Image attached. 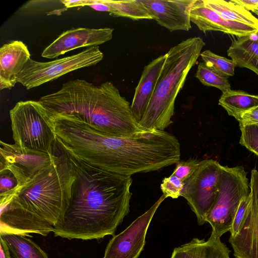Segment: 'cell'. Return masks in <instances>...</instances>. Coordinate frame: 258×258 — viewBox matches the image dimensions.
<instances>
[{
  "instance_id": "obj_22",
  "label": "cell",
  "mask_w": 258,
  "mask_h": 258,
  "mask_svg": "<svg viewBox=\"0 0 258 258\" xmlns=\"http://www.w3.org/2000/svg\"><path fill=\"white\" fill-rule=\"evenodd\" d=\"M110 8V13L134 20L153 19L140 0H102Z\"/></svg>"
},
{
  "instance_id": "obj_30",
  "label": "cell",
  "mask_w": 258,
  "mask_h": 258,
  "mask_svg": "<svg viewBox=\"0 0 258 258\" xmlns=\"http://www.w3.org/2000/svg\"><path fill=\"white\" fill-rule=\"evenodd\" d=\"M250 201V194L245 197L240 202L236 211L232 227L230 230V237L235 236L239 232L241 224L248 209Z\"/></svg>"
},
{
  "instance_id": "obj_31",
  "label": "cell",
  "mask_w": 258,
  "mask_h": 258,
  "mask_svg": "<svg viewBox=\"0 0 258 258\" xmlns=\"http://www.w3.org/2000/svg\"><path fill=\"white\" fill-rule=\"evenodd\" d=\"M238 122L239 123H258V107L243 114Z\"/></svg>"
},
{
  "instance_id": "obj_34",
  "label": "cell",
  "mask_w": 258,
  "mask_h": 258,
  "mask_svg": "<svg viewBox=\"0 0 258 258\" xmlns=\"http://www.w3.org/2000/svg\"><path fill=\"white\" fill-rule=\"evenodd\" d=\"M89 7L96 11L110 12V8L102 0H95L94 4Z\"/></svg>"
},
{
  "instance_id": "obj_33",
  "label": "cell",
  "mask_w": 258,
  "mask_h": 258,
  "mask_svg": "<svg viewBox=\"0 0 258 258\" xmlns=\"http://www.w3.org/2000/svg\"><path fill=\"white\" fill-rule=\"evenodd\" d=\"M95 0H81V1H71L64 0L61 2L67 8H70L76 7H84L85 6H90L94 4Z\"/></svg>"
},
{
  "instance_id": "obj_2",
  "label": "cell",
  "mask_w": 258,
  "mask_h": 258,
  "mask_svg": "<svg viewBox=\"0 0 258 258\" xmlns=\"http://www.w3.org/2000/svg\"><path fill=\"white\" fill-rule=\"evenodd\" d=\"M64 150L76 178L69 206L54 226V235L90 240L113 235L130 211L131 176L95 167Z\"/></svg>"
},
{
  "instance_id": "obj_8",
  "label": "cell",
  "mask_w": 258,
  "mask_h": 258,
  "mask_svg": "<svg viewBox=\"0 0 258 258\" xmlns=\"http://www.w3.org/2000/svg\"><path fill=\"white\" fill-rule=\"evenodd\" d=\"M103 56L97 46L48 62H39L30 58L17 76V83L30 89L74 71L95 66L102 60Z\"/></svg>"
},
{
  "instance_id": "obj_26",
  "label": "cell",
  "mask_w": 258,
  "mask_h": 258,
  "mask_svg": "<svg viewBox=\"0 0 258 258\" xmlns=\"http://www.w3.org/2000/svg\"><path fill=\"white\" fill-rule=\"evenodd\" d=\"M0 203L11 199L18 187L16 177L9 169L0 170Z\"/></svg>"
},
{
  "instance_id": "obj_25",
  "label": "cell",
  "mask_w": 258,
  "mask_h": 258,
  "mask_svg": "<svg viewBox=\"0 0 258 258\" xmlns=\"http://www.w3.org/2000/svg\"><path fill=\"white\" fill-rule=\"evenodd\" d=\"M239 143L258 157V123H239Z\"/></svg>"
},
{
  "instance_id": "obj_5",
  "label": "cell",
  "mask_w": 258,
  "mask_h": 258,
  "mask_svg": "<svg viewBox=\"0 0 258 258\" xmlns=\"http://www.w3.org/2000/svg\"><path fill=\"white\" fill-rule=\"evenodd\" d=\"M206 43L200 37L182 41L166 54L163 66L139 124L143 131H164L172 122L176 97Z\"/></svg>"
},
{
  "instance_id": "obj_4",
  "label": "cell",
  "mask_w": 258,
  "mask_h": 258,
  "mask_svg": "<svg viewBox=\"0 0 258 258\" xmlns=\"http://www.w3.org/2000/svg\"><path fill=\"white\" fill-rule=\"evenodd\" d=\"M51 117L81 121L103 135L130 137L143 131L130 102L112 83L99 85L75 79L39 100Z\"/></svg>"
},
{
  "instance_id": "obj_17",
  "label": "cell",
  "mask_w": 258,
  "mask_h": 258,
  "mask_svg": "<svg viewBox=\"0 0 258 258\" xmlns=\"http://www.w3.org/2000/svg\"><path fill=\"white\" fill-rule=\"evenodd\" d=\"M166 54L153 59L146 65L136 88L131 108L138 123L142 119L152 96L162 71Z\"/></svg>"
},
{
  "instance_id": "obj_16",
  "label": "cell",
  "mask_w": 258,
  "mask_h": 258,
  "mask_svg": "<svg viewBox=\"0 0 258 258\" xmlns=\"http://www.w3.org/2000/svg\"><path fill=\"white\" fill-rule=\"evenodd\" d=\"M30 59L27 46L14 40L0 48V89H11L17 83V76Z\"/></svg>"
},
{
  "instance_id": "obj_32",
  "label": "cell",
  "mask_w": 258,
  "mask_h": 258,
  "mask_svg": "<svg viewBox=\"0 0 258 258\" xmlns=\"http://www.w3.org/2000/svg\"><path fill=\"white\" fill-rule=\"evenodd\" d=\"M233 3L237 4L246 10L253 12L258 8V0H231Z\"/></svg>"
},
{
  "instance_id": "obj_36",
  "label": "cell",
  "mask_w": 258,
  "mask_h": 258,
  "mask_svg": "<svg viewBox=\"0 0 258 258\" xmlns=\"http://www.w3.org/2000/svg\"><path fill=\"white\" fill-rule=\"evenodd\" d=\"M252 12H253L254 14L258 16V8L255 10H254Z\"/></svg>"
},
{
  "instance_id": "obj_23",
  "label": "cell",
  "mask_w": 258,
  "mask_h": 258,
  "mask_svg": "<svg viewBox=\"0 0 258 258\" xmlns=\"http://www.w3.org/2000/svg\"><path fill=\"white\" fill-rule=\"evenodd\" d=\"M195 76L204 85L217 88L222 93L231 89L228 78L220 75L204 62L199 63Z\"/></svg>"
},
{
  "instance_id": "obj_20",
  "label": "cell",
  "mask_w": 258,
  "mask_h": 258,
  "mask_svg": "<svg viewBox=\"0 0 258 258\" xmlns=\"http://www.w3.org/2000/svg\"><path fill=\"white\" fill-rule=\"evenodd\" d=\"M7 246L9 258H48L36 243L25 235L11 233H0Z\"/></svg>"
},
{
  "instance_id": "obj_14",
  "label": "cell",
  "mask_w": 258,
  "mask_h": 258,
  "mask_svg": "<svg viewBox=\"0 0 258 258\" xmlns=\"http://www.w3.org/2000/svg\"><path fill=\"white\" fill-rule=\"evenodd\" d=\"M188 14L190 22L204 33L218 31L240 37L258 32V29L253 26L223 19L206 6L203 0H194Z\"/></svg>"
},
{
  "instance_id": "obj_19",
  "label": "cell",
  "mask_w": 258,
  "mask_h": 258,
  "mask_svg": "<svg viewBox=\"0 0 258 258\" xmlns=\"http://www.w3.org/2000/svg\"><path fill=\"white\" fill-rule=\"evenodd\" d=\"M218 104L238 121L243 114L258 107V96L230 89L222 93Z\"/></svg>"
},
{
  "instance_id": "obj_35",
  "label": "cell",
  "mask_w": 258,
  "mask_h": 258,
  "mask_svg": "<svg viewBox=\"0 0 258 258\" xmlns=\"http://www.w3.org/2000/svg\"><path fill=\"white\" fill-rule=\"evenodd\" d=\"M0 258H9L7 244L4 239L0 236Z\"/></svg>"
},
{
  "instance_id": "obj_29",
  "label": "cell",
  "mask_w": 258,
  "mask_h": 258,
  "mask_svg": "<svg viewBox=\"0 0 258 258\" xmlns=\"http://www.w3.org/2000/svg\"><path fill=\"white\" fill-rule=\"evenodd\" d=\"M200 161L197 159H189L186 161H179L172 174L183 182L189 178L198 169Z\"/></svg>"
},
{
  "instance_id": "obj_11",
  "label": "cell",
  "mask_w": 258,
  "mask_h": 258,
  "mask_svg": "<svg viewBox=\"0 0 258 258\" xmlns=\"http://www.w3.org/2000/svg\"><path fill=\"white\" fill-rule=\"evenodd\" d=\"M166 198L163 195L145 213L125 230L109 240L103 258H138L145 244L146 233L160 204Z\"/></svg>"
},
{
  "instance_id": "obj_6",
  "label": "cell",
  "mask_w": 258,
  "mask_h": 258,
  "mask_svg": "<svg viewBox=\"0 0 258 258\" xmlns=\"http://www.w3.org/2000/svg\"><path fill=\"white\" fill-rule=\"evenodd\" d=\"M13 138L22 151L53 154L56 135L46 109L38 101L17 102L10 110Z\"/></svg>"
},
{
  "instance_id": "obj_10",
  "label": "cell",
  "mask_w": 258,
  "mask_h": 258,
  "mask_svg": "<svg viewBox=\"0 0 258 258\" xmlns=\"http://www.w3.org/2000/svg\"><path fill=\"white\" fill-rule=\"evenodd\" d=\"M55 151L54 145L52 154L26 152L15 144L1 141L0 170L9 169L16 177L18 187L15 194L41 170L54 163L57 157Z\"/></svg>"
},
{
  "instance_id": "obj_21",
  "label": "cell",
  "mask_w": 258,
  "mask_h": 258,
  "mask_svg": "<svg viewBox=\"0 0 258 258\" xmlns=\"http://www.w3.org/2000/svg\"><path fill=\"white\" fill-rule=\"evenodd\" d=\"M205 5L227 20L247 24L258 29V19L250 11L231 1L203 0Z\"/></svg>"
},
{
  "instance_id": "obj_12",
  "label": "cell",
  "mask_w": 258,
  "mask_h": 258,
  "mask_svg": "<svg viewBox=\"0 0 258 258\" xmlns=\"http://www.w3.org/2000/svg\"><path fill=\"white\" fill-rule=\"evenodd\" d=\"M250 201L239 232L230 237L235 258H258V171L251 172Z\"/></svg>"
},
{
  "instance_id": "obj_7",
  "label": "cell",
  "mask_w": 258,
  "mask_h": 258,
  "mask_svg": "<svg viewBox=\"0 0 258 258\" xmlns=\"http://www.w3.org/2000/svg\"><path fill=\"white\" fill-rule=\"evenodd\" d=\"M246 175L242 166L223 167L217 195L206 220L211 235L220 238L230 231L240 202L250 194Z\"/></svg>"
},
{
  "instance_id": "obj_28",
  "label": "cell",
  "mask_w": 258,
  "mask_h": 258,
  "mask_svg": "<svg viewBox=\"0 0 258 258\" xmlns=\"http://www.w3.org/2000/svg\"><path fill=\"white\" fill-rule=\"evenodd\" d=\"M184 182L178 177L172 174L165 177L160 185L163 195L166 197L177 199L181 196Z\"/></svg>"
},
{
  "instance_id": "obj_3",
  "label": "cell",
  "mask_w": 258,
  "mask_h": 258,
  "mask_svg": "<svg viewBox=\"0 0 258 258\" xmlns=\"http://www.w3.org/2000/svg\"><path fill=\"white\" fill-rule=\"evenodd\" d=\"M57 157L19 188L1 205V229L27 236H46L67 209L71 198L75 170L64 149L56 141Z\"/></svg>"
},
{
  "instance_id": "obj_9",
  "label": "cell",
  "mask_w": 258,
  "mask_h": 258,
  "mask_svg": "<svg viewBox=\"0 0 258 258\" xmlns=\"http://www.w3.org/2000/svg\"><path fill=\"white\" fill-rule=\"evenodd\" d=\"M223 167L216 160H203L195 172L183 182L181 196L195 213L199 225L206 223L214 203Z\"/></svg>"
},
{
  "instance_id": "obj_1",
  "label": "cell",
  "mask_w": 258,
  "mask_h": 258,
  "mask_svg": "<svg viewBox=\"0 0 258 258\" xmlns=\"http://www.w3.org/2000/svg\"><path fill=\"white\" fill-rule=\"evenodd\" d=\"M72 155L102 170L131 176L159 170L180 158L178 140L165 131H142L126 138L101 134L85 123L66 121L58 135Z\"/></svg>"
},
{
  "instance_id": "obj_24",
  "label": "cell",
  "mask_w": 258,
  "mask_h": 258,
  "mask_svg": "<svg viewBox=\"0 0 258 258\" xmlns=\"http://www.w3.org/2000/svg\"><path fill=\"white\" fill-rule=\"evenodd\" d=\"M200 56L203 62L220 75L228 78L234 75L236 65L232 59L217 55L210 50H204Z\"/></svg>"
},
{
  "instance_id": "obj_27",
  "label": "cell",
  "mask_w": 258,
  "mask_h": 258,
  "mask_svg": "<svg viewBox=\"0 0 258 258\" xmlns=\"http://www.w3.org/2000/svg\"><path fill=\"white\" fill-rule=\"evenodd\" d=\"M205 239L194 238L190 242L174 249L171 258H201Z\"/></svg>"
},
{
  "instance_id": "obj_18",
  "label": "cell",
  "mask_w": 258,
  "mask_h": 258,
  "mask_svg": "<svg viewBox=\"0 0 258 258\" xmlns=\"http://www.w3.org/2000/svg\"><path fill=\"white\" fill-rule=\"evenodd\" d=\"M227 52L236 67L250 70L258 76V32L234 40Z\"/></svg>"
},
{
  "instance_id": "obj_15",
  "label": "cell",
  "mask_w": 258,
  "mask_h": 258,
  "mask_svg": "<svg viewBox=\"0 0 258 258\" xmlns=\"http://www.w3.org/2000/svg\"><path fill=\"white\" fill-rule=\"evenodd\" d=\"M153 19L170 32L191 28L189 9L194 0H140Z\"/></svg>"
},
{
  "instance_id": "obj_13",
  "label": "cell",
  "mask_w": 258,
  "mask_h": 258,
  "mask_svg": "<svg viewBox=\"0 0 258 258\" xmlns=\"http://www.w3.org/2000/svg\"><path fill=\"white\" fill-rule=\"evenodd\" d=\"M113 29L72 28L62 33L42 51L43 57L52 59L84 47L97 46L110 40Z\"/></svg>"
}]
</instances>
